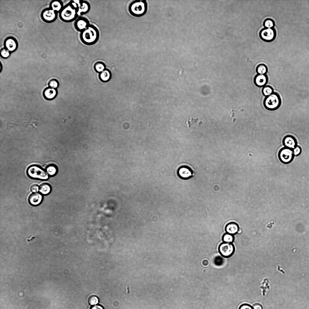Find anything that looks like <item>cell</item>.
Instances as JSON below:
<instances>
[{
    "instance_id": "cell-24",
    "label": "cell",
    "mask_w": 309,
    "mask_h": 309,
    "mask_svg": "<svg viewBox=\"0 0 309 309\" xmlns=\"http://www.w3.org/2000/svg\"><path fill=\"white\" fill-rule=\"evenodd\" d=\"M262 92L264 96L267 97L274 92L273 89L271 86L265 85L262 88Z\"/></svg>"
},
{
    "instance_id": "cell-28",
    "label": "cell",
    "mask_w": 309,
    "mask_h": 309,
    "mask_svg": "<svg viewBox=\"0 0 309 309\" xmlns=\"http://www.w3.org/2000/svg\"><path fill=\"white\" fill-rule=\"evenodd\" d=\"M0 53L2 58L6 59L10 56L11 53L6 48L3 47L1 49Z\"/></svg>"
},
{
    "instance_id": "cell-23",
    "label": "cell",
    "mask_w": 309,
    "mask_h": 309,
    "mask_svg": "<svg viewBox=\"0 0 309 309\" xmlns=\"http://www.w3.org/2000/svg\"><path fill=\"white\" fill-rule=\"evenodd\" d=\"M256 70L258 74H266L268 71V68L265 64H260L257 65Z\"/></svg>"
},
{
    "instance_id": "cell-15",
    "label": "cell",
    "mask_w": 309,
    "mask_h": 309,
    "mask_svg": "<svg viewBox=\"0 0 309 309\" xmlns=\"http://www.w3.org/2000/svg\"><path fill=\"white\" fill-rule=\"evenodd\" d=\"M225 230L226 233L234 235L238 233L239 230V226L236 223L231 222L227 224Z\"/></svg>"
},
{
    "instance_id": "cell-39",
    "label": "cell",
    "mask_w": 309,
    "mask_h": 309,
    "mask_svg": "<svg viewBox=\"0 0 309 309\" xmlns=\"http://www.w3.org/2000/svg\"><path fill=\"white\" fill-rule=\"evenodd\" d=\"M0 72H1V71H2V63L1 62H0Z\"/></svg>"
},
{
    "instance_id": "cell-21",
    "label": "cell",
    "mask_w": 309,
    "mask_h": 309,
    "mask_svg": "<svg viewBox=\"0 0 309 309\" xmlns=\"http://www.w3.org/2000/svg\"><path fill=\"white\" fill-rule=\"evenodd\" d=\"M39 190L40 192L42 194L47 195L50 192L51 187L49 184L47 183H43L41 184L40 186Z\"/></svg>"
},
{
    "instance_id": "cell-22",
    "label": "cell",
    "mask_w": 309,
    "mask_h": 309,
    "mask_svg": "<svg viewBox=\"0 0 309 309\" xmlns=\"http://www.w3.org/2000/svg\"><path fill=\"white\" fill-rule=\"evenodd\" d=\"M95 70L98 73H100L106 69L105 64L102 62H97L94 65Z\"/></svg>"
},
{
    "instance_id": "cell-20",
    "label": "cell",
    "mask_w": 309,
    "mask_h": 309,
    "mask_svg": "<svg viewBox=\"0 0 309 309\" xmlns=\"http://www.w3.org/2000/svg\"><path fill=\"white\" fill-rule=\"evenodd\" d=\"M100 80L103 82H106L110 80L111 77V73L110 71L106 68L99 75Z\"/></svg>"
},
{
    "instance_id": "cell-4",
    "label": "cell",
    "mask_w": 309,
    "mask_h": 309,
    "mask_svg": "<svg viewBox=\"0 0 309 309\" xmlns=\"http://www.w3.org/2000/svg\"><path fill=\"white\" fill-rule=\"evenodd\" d=\"M281 100L279 95L276 93L273 92L271 95L266 97L264 100L265 107L269 110H274L280 106Z\"/></svg>"
},
{
    "instance_id": "cell-1",
    "label": "cell",
    "mask_w": 309,
    "mask_h": 309,
    "mask_svg": "<svg viewBox=\"0 0 309 309\" xmlns=\"http://www.w3.org/2000/svg\"><path fill=\"white\" fill-rule=\"evenodd\" d=\"M98 28L93 25L90 24L81 32L80 38L81 42L87 45H91L96 43L99 38Z\"/></svg>"
},
{
    "instance_id": "cell-6",
    "label": "cell",
    "mask_w": 309,
    "mask_h": 309,
    "mask_svg": "<svg viewBox=\"0 0 309 309\" xmlns=\"http://www.w3.org/2000/svg\"><path fill=\"white\" fill-rule=\"evenodd\" d=\"M218 251L222 257L228 258L234 253L235 247L232 243L223 242L219 245Z\"/></svg>"
},
{
    "instance_id": "cell-11",
    "label": "cell",
    "mask_w": 309,
    "mask_h": 309,
    "mask_svg": "<svg viewBox=\"0 0 309 309\" xmlns=\"http://www.w3.org/2000/svg\"><path fill=\"white\" fill-rule=\"evenodd\" d=\"M179 177L184 180L188 179L191 178L194 175V172L191 168L187 166H183L180 167L177 171Z\"/></svg>"
},
{
    "instance_id": "cell-36",
    "label": "cell",
    "mask_w": 309,
    "mask_h": 309,
    "mask_svg": "<svg viewBox=\"0 0 309 309\" xmlns=\"http://www.w3.org/2000/svg\"><path fill=\"white\" fill-rule=\"evenodd\" d=\"M253 309H262V306L259 304H256L253 305Z\"/></svg>"
},
{
    "instance_id": "cell-10",
    "label": "cell",
    "mask_w": 309,
    "mask_h": 309,
    "mask_svg": "<svg viewBox=\"0 0 309 309\" xmlns=\"http://www.w3.org/2000/svg\"><path fill=\"white\" fill-rule=\"evenodd\" d=\"M4 47L6 48L11 53L15 51L18 46V43L17 39L13 37H8L5 40L4 43Z\"/></svg>"
},
{
    "instance_id": "cell-26",
    "label": "cell",
    "mask_w": 309,
    "mask_h": 309,
    "mask_svg": "<svg viewBox=\"0 0 309 309\" xmlns=\"http://www.w3.org/2000/svg\"><path fill=\"white\" fill-rule=\"evenodd\" d=\"M263 25L265 28H272L275 25L274 21L270 18H267L265 19L263 22Z\"/></svg>"
},
{
    "instance_id": "cell-9",
    "label": "cell",
    "mask_w": 309,
    "mask_h": 309,
    "mask_svg": "<svg viewBox=\"0 0 309 309\" xmlns=\"http://www.w3.org/2000/svg\"><path fill=\"white\" fill-rule=\"evenodd\" d=\"M57 17V12L51 8H46L43 9L41 13V18L45 22L50 23L55 21Z\"/></svg>"
},
{
    "instance_id": "cell-5",
    "label": "cell",
    "mask_w": 309,
    "mask_h": 309,
    "mask_svg": "<svg viewBox=\"0 0 309 309\" xmlns=\"http://www.w3.org/2000/svg\"><path fill=\"white\" fill-rule=\"evenodd\" d=\"M27 175L30 177L42 180H46L49 178L47 172L40 167L37 165L30 166L27 170Z\"/></svg>"
},
{
    "instance_id": "cell-38",
    "label": "cell",
    "mask_w": 309,
    "mask_h": 309,
    "mask_svg": "<svg viewBox=\"0 0 309 309\" xmlns=\"http://www.w3.org/2000/svg\"><path fill=\"white\" fill-rule=\"evenodd\" d=\"M73 1L75 3H76L78 5L80 4V1H81V0H73Z\"/></svg>"
},
{
    "instance_id": "cell-12",
    "label": "cell",
    "mask_w": 309,
    "mask_h": 309,
    "mask_svg": "<svg viewBox=\"0 0 309 309\" xmlns=\"http://www.w3.org/2000/svg\"><path fill=\"white\" fill-rule=\"evenodd\" d=\"M89 25V21L88 19L83 17L78 18L74 23V27L75 29L81 32L85 29Z\"/></svg>"
},
{
    "instance_id": "cell-25",
    "label": "cell",
    "mask_w": 309,
    "mask_h": 309,
    "mask_svg": "<svg viewBox=\"0 0 309 309\" xmlns=\"http://www.w3.org/2000/svg\"><path fill=\"white\" fill-rule=\"evenodd\" d=\"M46 171L49 175L53 176L57 172V169L56 167L54 165H49L46 168Z\"/></svg>"
},
{
    "instance_id": "cell-37",
    "label": "cell",
    "mask_w": 309,
    "mask_h": 309,
    "mask_svg": "<svg viewBox=\"0 0 309 309\" xmlns=\"http://www.w3.org/2000/svg\"><path fill=\"white\" fill-rule=\"evenodd\" d=\"M76 9L78 10V5L73 1H71L69 2Z\"/></svg>"
},
{
    "instance_id": "cell-33",
    "label": "cell",
    "mask_w": 309,
    "mask_h": 309,
    "mask_svg": "<svg viewBox=\"0 0 309 309\" xmlns=\"http://www.w3.org/2000/svg\"><path fill=\"white\" fill-rule=\"evenodd\" d=\"M239 309H253L250 305L247 304H244L239 307Z\"/></svg>"
},
{
    "instance_id": "cell-35",
    "label": "cell",
    "mask_w": 309,
    "mask_h": 309,
    "mask_svg": "<svg viewBox=\"0 0 309 309\" xmlns=\"http://www.w3.org/2000/svg\"><path fill=\"white\" fill-rule=\"evenodd\" d=\"M90 309H104V308L101 305L96 304L91 306Z\"/></svg>"
},
{
    "instance_id": "cell-14",
    "label": "cell",
    "mask_w": 309,
    "mask_h": 309,
    "mask_svg": "<svg viewBox=\"0 0 309 309\" xmlns=\"http://www.w3.org/2000/svg\"><path fill=\"white\" fill-rule=\"evenodd\" d=\"M283 145L285 147L293 149L297 145V142L295 138L291 135H287L283 138Z\"/></svg>"
},
{
    "instance_id": "cell-30",
    "label": "cell",
    "mask_w": 309,
    "mask_h": 309,
    "mask_svg": "<svg viewBox=\"0 0 309 309\" xmlns=\"http://www.w3.org/2000/svg\"><path fill=\"white\" fill-rule=\"evenodd\" d=\"M214 263L215 265L217 266H221L224 263V260L220 256H217L214 259Z\"/></svg>"
},
{
    "instance_id": "cell-16",
    "label": "cell",
    "mask_w": 309,
    "mask_h": 309,
    "mask_svg": "<svg viewBox=\"0 0 309 309\" xmlns=\"http://www.w3.org/2000/svg\"><path fill=\"white\" fill-rule=\"evenodd\" d=\"M57 94L56 89L50 87L46 88L43 93L44 98L48 100L54 99L57 96Z\"/></svg>"
},
{
    "instance_id": "cell-31",
    "label": "cell",
    "mask_w": 309,
    "mask_h": 309,
    "mask_svg": "<svg viewBox=\"0 0 309 309\" xmlns=\"http://www.w3.org/2000/svg\"><path fill=\"white\" fill-rule=\"evenodd\" d=\"M48 85L50 87L56 88L58 87L59 83L57 80L54 79H52L49 81Z\"/></svg>"
},
{
    "instance_id": "cell-34",
    "label": "cell",
    "mask_w": 309,
    "mask_h": 309,
    "mask_svg": "<svg viewBox=\"0 0 309 309\" xmlns=\"http://www.w3.org/2000/svg\"><path fill=\"white\" fill-rule=\"evenodd\" d=\"M39 189L38 186L36 184L32 185L30 187L31 191L33 192L36 193L38 192Z\"/></svg>"
},
{
    "instance_id": "cell-29",
    "label": "cell",
    "mask_w": 309,
    "mask_h": 309,
    "mask_svg": "<svg viewBox=\"0 0 309 309\" xmlns=\"http://www.w3.org/2000/svg\"><path fill=\"white\" fill-rule=\"evenodd\" d=\"M98 298L94 295H91L88 299V302L91 305H96L98 303Z\"/></svg>"
},
{
    "instance_id": "cell-8",
    "label": "cell",
    "mask_w": 309,
    "mask_h": 309,
    "mask_svg": "<svg viewBox=\"0 0 309 309\" xmlns=\"http://www.w3.org/2000/svg\"><path fill=\"white\" fill-rule=\"evenodd\" d=\"M276 35V31L274 28H264L259 32L260 38L266 42L273 41L275 39Z\"/></svg>"
},
{
    "instance_id": "cell-19",
    "label": "cell",
    "mask_w": 309,
    "mask_h": 309,
    "mask_svg": "<svg viewBox=\"0 0 309 309\" xmlns=\"http://www.w3.org/2000/svg\"><path fill=\"white\" fill-rule=\"evenodd\" d=\"M63 6L61 1L53 0L50 3L49 8L58 13L60 12Z\"/></svg>"
},
{
    "instance_id": "cell-7",
    "label": "cell",
    "mask_w": 309,
    "mask_h": 309,
    "mask_svg": "<svg viewBox=\"0 0 309 309\" xmlns=\"http://www.w3.org/2000/svg\"><path fill=\"white\" fill-rule=\"evenodd\" d=\"M294 156L292 149L285 147L280 149L278 153L279 160L285 164H288L291 162Z\"/></svg>"
},
{
    "instance_id": "cell-2",
    "label": "cell",
    "mask_w": 309,
    "mask_h": 309,
    "mask_svg": "<svg viewBox=\"0 0 309 309\" xmlns=\"http://www.w3.org/2000/svg\"><path fill=\"white\" fill-rule=\"evenodd\" d=\"M78 10L69 2L64 6L59 12L60 19L65 22H70L76 20L78 16Z\"/></svg>"
},
{
    "instance_id": "cell-18",
    "label": "cell",
    "mask_w": 309,
    "mask_h": 309,
    "mask_svg": "<svg viewBox=\"0 0 309 309\" xmlns=\"http://www.w3.org/2000/svg\"><path fill=\"white\" fill-rule=\"evenodd\" d=\"M90 3L87 1L81 0L78 5V15H83L87 13L90 9Z\"/></svg>"
},
{
    "instance_id": "cell-17",
    "label": "cell",
    "mask_w": 309,
    "mask_h": 309,
    "mask_svg": "<svg viewBox=\"0 0 309 309\" xmlns=\"http://www.w3.org/2000/svg\"><path fill=\"white\" fill-rule=\"evenodd\" d=\"M42 198V196L40 194L35 193L30 195L28 199L29 202L32 205H37L41 202Z\"/></svg>"
},
{
    "instance_id": "cell-13",
    "label": "cell",
    "mask_w": 309,
    "mask_h": 309,
    "mask_svg": "<svg viewBox=\"0 0 309 309\" xmlns=\"http://www.w3.org/2000/svg\"><path fill=\"white\" fill-rule=\"evenodd\" d=\"M254 83L257 87H264L267 84L268 78L266 74H259L256 75L254 78Z\"/></svg>"
},
{
    "instance_id": "cell-32",
    "label": "cell",
    "mask_w": 309,
    "mask_h": 309,
    "mask_svg": "<svg viewBox=\"0 0 309 309\" xmlns=\"http://www.w3.org/2000/svg\"><path fill=\"white\" fill-rule=\"evenodd\" d=\"M292 150L294 155L295 156L299 155L301 151V147L297 145L292 149Z\"/></svg>"
},
{
    "instance_id": "cell-3",
    "label": "cell",
    "mask_w": 309,
    "mask_h": 309,
    "mask_svg": "<svg viewBox=\"0 0 309 309\" xmlns=\"http://www.w3.org/2000/svg\"><path fill=\"white\" fill-rule=\"evenodd\" d=\"M148 8L146 0H134L132 2L129 6V11L132 16L140 17L146 12Z\"/></svg>"
},
{
    "instance_id": "cell-27",
    "label": "cell",
    "mask_w": 309,
    "mask_h": 309,
    "mask_svg": "<svg viewBox=\"0 0 309 309\" xmlns=\"http://www.w3.org/2000/svg\"><path fill=\"white\" fill-rule=\"evenodd\" d=\"M234 238L233 235L226 233L224 234L222 240L224 242L232 243L234 241Z\"/></svg>"
}]
</instances>
